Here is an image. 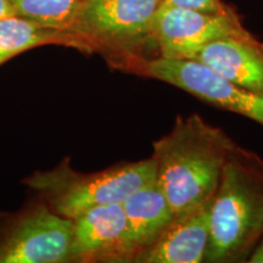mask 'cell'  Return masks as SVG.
<instances>
[{"label":"cell","instance_id":"1","mask_svg":"<svg viewBox=\"0 0 263 263\" xmlns=\"http://www.w3.org/2000/svg\"><path fill=\"white\" fill-rule=\"evenodd\" d=\"M238 146L200 115L177 116L172 129L153 143L151 156L174 216L212 201L227 161Z\"/></svg>","mask_w":263,"mask_h":263},{"label":"cell","instance_id":"2","mask_svg":"<svg viewBox=\"0 0 263 263\" xmlns=\"http://www.w3.org/2000/svg\"><path fill=\"white\" fill-rule=\"evenodd\" d=\"M263 236V159L238 146L223 170L210 207L203 262H248Z\"/></svg>","mask_w":263,"mask_h":263},{"label":"cell","instance_id":"3","mask_svg":"<svg viewBox=\"0 0 263 263\" xmlns=\"http://www.w3.org/2000/svg\"><path fill=\"white\" fill-rule=\"evenodd\" d=\"M155 179L153 157L94 173L74 171L66 159L51 170L35 171L24 183L41 194L55 212L73 219L93 207L123 202L132 193Z\"/></svg>","mask_w":263,"mask_h":263},{"label":"cell","instance_id":"4","mask_svg":"<svg viewBox=\"0 0 263 263\" xmlns=\"http://www.w3.org/2000/svg\"><path fill=\"white\" fill-rule=\"evenodd\" d=\"M161 0H81L70 32L80 35L90 54L128 72L155 47L151 27ZM156 48V47H155Z\"/></svg>","mask_w":263,"mask_h":263},{"label":"cell","instance_id":"5","mask_svg":"<svg viewBox=\"0 0 263 263\" xmlns=\"http://www.w3.org/2000/svg\"><path fill=\"white\" fill-rule=\"evenodd\" d=\"M179 88L199 100L250 118L263 127V97L227 80L193 59L145 58L128 71Z\"/></svg>","mask_w":263,"mask_h":263},{"label":"cell","instance_id":"6","mask_svg":"<svg viewBox=\"0 0 263 263\" xmlns=\"http://www.w3.org/2000/svg\"><path fill=\"white\" fill-rule=\"evenodd\" d=\"M73 219L39 202L0 219V263L71 262Z\"/></svg>","mask_w":263,"mask_h":263},{"label":"cell","instance_id":"7","mask_svg":"<svg viewBox=\"0 0 263 263\" xmlns=\"http://www.w3.org/2000/svg\"><path fill=\"white\" fill-rule=\"evenodd\" d=\"M159 57L194 59L203 47L226 38H256L234 9L205 12L160 3L151 27Z\"/></svg>","mask_w":263,"mask_h":263},{"label":"cell","instance_id":"8","mask_svg":"<svg viewBox=\"0 0 263 263\" xmlns=\"http://www.w3.org/2000/svg\"><path fill=\"white\" fill-rule=\"evenodd\" d=\"M137 255L122 202L93 207L73 218L71 262L126 263Z\"/></svg>","mask_w":263,"mask_h":263},{"label":"cell","instance_id":"9","mask_svg":"<svg viewBox=\"0 0 263 263\" xmlns=\"http://www.w3.org/2000/svg\"><path fill=\"white\" fill-rule=\"evenodd\" d=\"M211 201L177 216L159 239L141 251L137 263H201L210 239Z\"/></svg>","mask_w":263,"mask_h":263},{"label":"cell","instance_id":"10","mask_svg":"<svg viewBox=\"0 0 263 263\" xmlns=\"http://www.w3.org/2000/svg\"><path fill=\"white\" fill-rule=\"evenodd\" d=\"M193 60L263 97V42L257 38H226L213 42L203 47Z\"/></svg>","mask_w":263,"mask_h":263},{"label":"cell","instance_id":"11","mask_svg":"<svg viewBox=\"0 0 263 263\" xmlns=\"http://www.w3.org/2000/svg\"><path fill=\"white\" fill-rule=\"evenodd\" d=\"M122 206L138 255L153 245L176 218L156 179L132 193Z\"/></svg>","mask_w":263,"mask_h":263},{"label":"cell","instance_id":"12","mask_svg":"<svg viewBox=\"0 0 263 263\" xmlns=\"http://www.w3.org/2000/svg\"><path fill=\"white\" fill-rule=\"evenodd\" d=\"M44 45H62L90 54L80 35L37 25L20 16L0 18V66L22 52Z\"/></svg>","mask_w":263,"mask_h":263},{"label":"cell","instance_id":"13","mask_svg":"<svg viewBox=\"0 0 263 263\" xmlns=\"http://www.w3.org/2000/svg\"><path fill=\"white\" fill-rule=\"evenodd\" d=\"M9 3L16 16L44 27L70 32L81 0H9Z\"/></svg>","mask_w":263,"mask_h":263},{"label":"cell","instance_id":"14","mask_svg":"<svg viewBox=\"0 0 263 263\" xmlns=\"http://www.w3.org/2000/svg\"><path fill=\"white\" fill-rule=\"evenodd\" d=\"M161 3L205 12H228L234 9L223 0H161Z\"/></svg>","mask_w":263,"mask_h":263},{"label":"cell","instance_id":"15","mask_svg":"<svg viewBox=\"0 0 263 263\" xmlns=\"http://www.w3.org/2000/svg\"><path fill=\"white\" fill-rule=\"evenodd\" d=\"M248 262L250 263H263V236L261 240L255 246L254 251L251 252L250 257L248 258Z\"/></svg>","mask_w":263,"mask_h":263},{"label":"cell","instance_id":"16","mask_svg":"<svg viewBox=\"0 0 263 263\" xmlns=\"http://www.w3.org/2000/svg\"><path fill=\"white\" fill-rule=\"evenodd\" d=\"M15 11L12 9L9 0H0V18L8 17V16H14Z\"/></svg>","mask_w":263,"mask_h":263}]
</instances>
